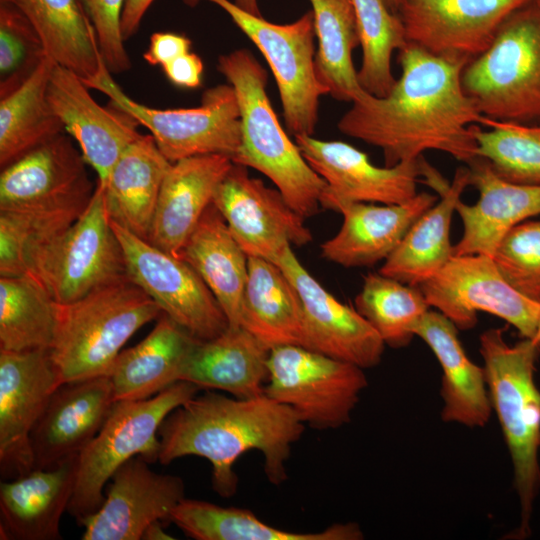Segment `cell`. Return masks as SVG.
I'll return each mask as SVG.
<instances>
[{
    "mask_svg": "<svg viewBox=\"0 0 540 540\" xmlns=\"http://www.w3.org/2000/svg\"><path fill=\"white\" fill-rule=\"evenodd\" d=\"M400 78L384 97L365 93L352 102L338 129L380 148L385 166L441 151L468 165L477 156L473 125L482 115L462 86L468 64L407 43L399 50Z\"/></svg>",
    "mask_w": 540,
    "mask_h": 540,
    "instance_id": "1",
    "label": "cell"
},
{
    "mask_svg": "<svg viewBox=\"0 0 540 540\" xmlns=\"http://www.w3.org/2000/svg\"><path fill=\"white\" fill-rule=\"evenodd\" d=\"M305 427L291 408L265 394L231 398L207 391L196 394L165 418L158 432V461L168 465L185 456L207 459L212 467L213 489L221 497L230 498L238 488L233 466L250 450L262 453L270 483L286 481L292 445Z\"/></svg>",
    "mask_w": 540,
    "mask_h": 540,
    "instance_id": "2",
    "label": "cell"
},
{
    "mask_svg": "<svg viewBox=\"0 0 540 540\" xmlns=\"http://www.w3.org/2000/svg\"><path fill=\"white\" fill-rule=\"evenodd\" d=\"M218 70L234 88L240 110L241 142L233 163L267 176L302 217L316 214L327 184L279 123L266 93V70L246 49L221 55Z\"/></svg>",
    "mask_w": 540,
    "mask_h": 540,
    "instance_id": "3",
    "label": "cell"
},
{
    "mask_svg": "<svg viewBox=\"0 0 540 540\" xmlns=\"http://www.w3.org/2000/svg\"><path fill=\"white\" fill-rule=\"evenodd\" d=\"M51 358L60 384L107 376L126 342L157 320L159 306L129 277L70 302H55Z\"/></svg>",
    "mask_w": 540,
    "mask_h": 540,
    "instance_id": "4",
    "label": "cell"
},
{
    "mask_svg": "<svg viewBox=\"0 0 540 540\" xmlns=\"http://www.w3.org/2000/svg\"><path fill=\"white\" fill-rule=\"evenodd\" d=\"M479 342L492 409L512 461L521 509L519 531L525 536L540 488V390L534 376L540 343L523 338L509 345L497 328L484 331Z\"/></svg>",
    "mask_w": 540,
    "mask_h": 540,
    "instance_id": "5",
    "label": "cell"
},
{
    "mask_svg": "<svg viewBox=\"0 0 540 540\" xmlns=\"http://www.w3.org/2000/svg\"><path fill=\"white\" fill-rule=\"evenodd\" d=\"M464 92L489 119L540 121V0L513 11L462 72Z\"/></svg>",
    "mask_w": 540,
    "mask_h": 540,
    "instance_id": "6",
    "label": "cell"
},
{
    "mask_svg": "<svg viewBox=\"0 0 540 540\" xmlns=\"http://www.w3.org/2000/svg\"><path fill=\"white\" fill-rule=\"evenodd\" d=\"M199 390L190 382L178 381L150 398L114 403L100 431L78 455L75 487L67 508L78 524L100 508L106 483L126 461L135 456L149 463L158 461L160 426Z\"/></svg>",
    "mask_w": 540,
    "mask_h": 540,
    "instance_id": "7",
    "label": "cell"
},
{
    "mask_svg": "<svg viewBox=\"0 0 540 540\" xmlns=\"http://www.w3.org/2000/svg\"><path fill=\"white\" fill-rule=\"evenodd\" d=\"M26 274L36 278L57 303L76 301L128 277L98 181L78 219L31 255Z\"/></svg>",
    "mask_w": 540,
    "mask_h": 540,
    "instance_id": "8",
    "label": "cell"
},
{
    "mask_svg": "<svg viewBox=\"0 0 540 540\" xmlns=\"http://www.w3.org/2000/svg\"><path fill=\"white\" fill-rule=\"evenodd\" d=\"M110 99V105L131 115L150 131L161 153L171 162L206 154L235 156L241 142L240 110L234 88L220 84L207 89L195 108L155 109L131 99L111 76L104 61L99 72L84 81Z\"/></svg>",
    "mask_w": 540,
    "mask_h": 540,
    "instance_id": "9",
    "label": "cell"
},
{
    "mask_svg": "<svg viewBox=\"0 0 540 540\" xmlns=\"http://www.w3.org/2000/svg\"><path fill=\"white\" fill-rule=\"evenodd\" d=\"M367 385L364 369L354 364L299 345L270 350L265 395L313 429L349 423Z\"/></svg>",
    "mask_w": 540,
    "mask_h": 540,
    "instance_id": "10",
    "label": "cell"
},
{
    "mask_svg": "<svg viewBox=\"0 0 540 540\" xmlns=\"http://www.w3.org/2000/svg\"><path fill=\"white\" fill-rule=\"evenodd\" d=\"M207 1L222 8L263 54L276 80L287 129L293 135H313L319 99L327 94L316 74L313 12L289 24H275L232 1Z\"/></svg>",
    "mask_w": 540,
    "mask_h": 540,
    "instance_id": "11",
    "label": "cell"
},
{
    "mask_svg": "<svg viewBox=\"0 0 540 540\" xmlns=\"http://www.w3.org/2000/svg\"><path fill=\"white\" fill-rule=\"evenodd\" d=\"M430 307L460 330L473 328L477 313L492 314L533 339L540 305L514 290L484 254L453 255L435 275L418 285Z\"/></svg>",
    "mask_w": 540,
    "mask_h": 540,
    "instance_id": "12",
    "label": "cell"
},
{
    "mask_svg": "<svg viewBox=\"0 0 540 540\" xmlns=\"http://www.w3.org/2000/svg\"><path fill=\"white\" fill-rule=\"evenodd\" d=\"M110 222L123 250L128 277L162 313L199 340L212 339L228 328L216 298L186 261Z\"/></svg>",
    "mask_w": 540,
    "mask_h": 540,
    "instance_id": "13",
    "label": "cell"
},
{
    "mask_svg": "<svg viewBox=\"0 0 540 540\" xmlns=\"http://www.w3.org/2000/svg\"><path fill=\"white\" fill-rule=\"evenodd\" d=\"M212 204L248 257L277 264L292 245L301 247L313 239L305 218L281 192L251 177L243 165L233 163L217 186Z\"/></svg>",
    "mask_w": 540,
    "mask_h": 540,
    "instance_id": "14",
    "label": "cell"
},
{
    "mask_svg": "<svg viewBox=\"0 0 540 540\" xmlns=\"http://www.w3.org/2000/svg\"><path fill=\"white\" fill-rule=\"evenodd\" d=\"M60 385L50 349H0V472L3 480L34 469L30 436Z\"/></svg>",
    "mask_w": 540,
    "mask_h": 540,
    "instance_id": "15",
    "label": "cell"
},
{
    "mask_svg": "<svg viewBox=\"0 0 540 540\" xmlns=\"http://www.w3.org/2000/svg\"><path fill=\"white\" fill-rule=\"evenodd\" d=\"M295 143L327 187L321 207L333 201L402 204L417 195L428 164L421 156L394 166L378 167L364 152L342 141H323L312 135H294Z\"/></svg>",
    "mask_w": 540,
    "mask_h": 540,
    "instance_id": "16",
    "label": "cell"
},
{
    "mask_svg": "<svg viewBox=\"0 0 540 540\" xmlns=\"http://www.w3.org/2000/svg\"><path fill=\"white\" fill-rule=\"evenodd\" d=\"M530 0H404L398 15L407 43L469 63L492 43L504 20Z\"/></svg>",
    "mask_w": 540,
    "mask_h": 540,
    "instance_id": "17",
    "label": "cell"
},
{
    "mask_svg": "<svg viewBox=\"0 0 540 540\" xmlns=\"http://www.w3.org/2000/svg\"><path fill=\"white\" fill-rule=\"evenodd\" d=\"M148 464L135 456L116 470L100 508L79 524L85 528L83 540H139L151 523L170 522L185 498L184 482Z\"/></svg>",
    "mask_w": 540,
    "mask_h": 540,
    "instance_id": "18",
    "label": "cell"
},
{
    "mask_svg": "<svg viewBox=\"0 0 540 540\" xmlns=\"http://www.w3.org/2000/svg\"><path fill=\"white\" fill-rule=\"evenodd\" d=\"M295 286L303 307L305 347L362 369L377 366L385 343L354 308L329 293L304 268L292 247L277 262Z\"/></svg>",
    "mask_w": 540,
    "mask_h": 540,
    "instance_id": "19",
    "label": "cell"
},
{
    "mask_svg": "<svg viewBox=\"0 0 540 540\" xmlns=\"http://www.w3.org/2000/svg\"><path fill=\"white\" fill-rule=\"evenodd\" d=\"M65 132L1 168L0 210L88 204L95 187Z\"/></svg>",
    "mask_w": 540,
    "mask_h": 540,
    "instance_id": "20",
    "label": "cell"
},
{
    "mask_svg": "<svg viewBox=\"0 0 540 540\" xmlns=\"http://www.w3.org/2000/svg\"><path fill=\"white\" fill-rule=\"evenodd\" d=\"M84 81L72 71L55 64L49 79V103L64 130L79 146L86 163L105 184L125 149L142 134L128 113L100 106Z\"/></svg>",
    "mask_w": 540,
    "mask_h": 540,
    "instance_id": "21",
    "label": "cell"
},
{
    "mask_svg": "<svg viewBox=\"0 0 540 540\" xmlns=\"http://www.w3.org/2000/svg\"><path fill=\"white\" fill-rule=\"evenodd\" d=\"M115 401L107 376L60 384L32 430L34 469L78 456L108 418Z\"/></svg>",
    "mask_w": 540,
    "mask_h": 540,
    "instance_id": "22",
    "label": "cell"
},
{
    "mask_svg": "<svg viewBox=\"0 0 540 540\" xmlns=\"http://www.w3.org/2000/svg\"><path fill=\"white\" fill-rule=\"evenodd\" d=\"M438 199L437 195L421 192L402 204L333 201L326 209L341 213L343 223L335 236L321 244V256L347 268L385 261L413 223Z\"/></svg>",
    "mask_w": 540,
    "mask_h": 540,
    "instance_id": "23",
    "label": "cell"
},
{
    "mask_svg": "<svg viewBox=\"0 0 540 540\" xmlns=\"http://www.w3.org/2000/svg\"><path fill=\"white\" fill-rule=\"evenodd\" d=\"M470 185L479 193L476 203L458 202L463 232L453 245V255L491 256L502 238L516 225L540 214V185H525L498 176L490 164L477 157L467 165Z\"/></svg>",
    "mask_w": 540,
    "mask_h": 540,
    "instance_id": "24",
    "label": "cell"
},
{
    "mask_svg": "<svg viewBox=\"0 0 540 540\" xmlns=\"http://www.w3.org/2000/svg\"><path fill=\"white\" fill-rule=\"evenodd\" d=\"M232 165L231 158L223 154L197 155L172 163L160 189L147 241L180 258Z\"/></svg>",
    "mask_w": 540,
    "mask_h": 540,
    "instance_id": "25",
    "label": "cell"
},
{
    "mask_svg": "<svg viewBox=\"0 0 540 540\" xmlns=\"http://www.w3.org/2000/svg\"><path fill=\"white\" fill-rule=\"evenodd\" d=\"M78 456L51 469L0 483L1 539L59 540L60 521L73 495Z\"/></svg>",
    "mask_w": 540,
    "mask_h": 540,
    "instance_id": "26",
    "label": "cell"
},
{
    "mask_svg": "<svg viewBox=\"0 0 540 540\" xmlns=\"http://www.w3.org/2000/svg\"><path fill=\"white\" fill-rule=\"evenodd\" d=\"M458 330L451 320L432 308L420 320L414 334L431 349L442 368V419L470 428L483 427L492 412L485 371L467 356Z\"/></svg>",
    "mask_w": 540,
    "mask_h": 540,
    "instance_id": "27",
    "label": "cell"
},
{
    "mask_svg": "<svg viewBox=\"0 0 540 540\" xmlns=\"http://www.w3.org/2000/svg\"><path fill=\"white\" fill-rule=\"evenodd\" d=\"M270 349L242 326L197 340L182 368L180 381L201 389L225 391L237 398L265 394Z\"/></svg>",
    "mask_w": 540,
    "mask_h": 540,
    "instance_id": "28",
    "label": "cell"
},
{
    "mask_svg": "<svg viewBox=\"0 0 540 540\" xmlns=\"http://www.w3.org/2000/svg\"><path fill=\"white\" fill-rule=\"evenodd\" d=\"M197 340L161 313L151 332L115 359L107 374L114 401L147 399L180 381Z\"/></svg>",
    "mask_w": 540,
    "mask_h": 540,
    "instance_id": "29",
    "label": "cell"
},
{
    "mask_svg": "<svg viewBox=\"0 0 540 540\" xmlns=\"http://www.w3.org/2000/svg\"><path fill=\"white\" fill-rule=\"evenodd\" d=\"M172 163L154 138L141 135L121 154L104 188L109 217L147 240L163 180Z\"/></svg>",
    "mask_w": 540,
    "mask_h": 540,
    "instance_id": "30",
    "label": "cell"
},
{
    "mask_svg": "<svg viewBox=\"0 0 540 540\" xmlns=\"http://www.w3.org/2000/svg\"><path fill=\"white\" fill-rule=\"evenodd\" d=\"M202 278L221 306L229 327L240 326L248 255L211 203L180 254Z\"/></svg>",
    "mask_w": 540,
    "mask_h": 540,
    "instance_id": "31",
    "label": "cell"
},
{
    "mask_svg": "<svg viewBox=\"0 0 540 540\" xmlns=\"http://www.w3.org/2000/svg\"><path fill=\"white\" fill-rule=\"evenodd\" d=\"M470 185V169L461 166L437 201L409 228L379 273L418 286L435 275L453 256L450 227L461 195Z\"/></svg>",
    "mask_w": 540,
    "mask_h": 540,
    "instance_id": "32",
    "label": "cell"
},
{
    "mask_svg": "<svg viewBox=\"0 0 540 540\" xmlns=\"http://www.w3.org/2000/svg\"><path fill=\"white\" fill-rule=\"evenodd\" d=\"M240 326L270 350L284 345L305 347L300 296L277 264L259 257H248Z\"/></svg>",
    "mask_w": 540,
    "mask_h": 540,
    "instance_id": "33",
    "label": "cell"
},
{
    "mask_svg": "<svg viewBox=\"0 0 540 540\" xmlns=\"http://www.w3.org/2000/svg\"><path fill=\"white\" fill-rule=\"evenodd\" d=\"M14 4L31 22L46 51L57 65L92 79L100 70L101 57L95 30L79 0H5Z\"/></svg>",
    "mask_w": 540,
    "mask_h": 540,
    "instance_id": "34",
    "label": "cell"
},
{
    "mask_svg": "<svg viewBox=\"0 0 540 540\" xmlns=\"http://www.w3.org/2000/svg\"><path fill=\"white\" fill-rule=\"evenodd\" d=\"M170 522L195 540H359L355 523H336L318 532H292L259 519L253 512L186 497L173 509Z\"/></svg>",
    "mask_w": 540,
    "mask_h": 540,
    "instance_id": "35",
    "label": "cell"
},
{
    "mask_svg": "<svg viewBox=\"0 0 540 540\" xmlns=\"http://www.w3.org/2000/svg\"><path fill=\"white\" fill-rule=\"evenodd\" d=\"M55 64L47 56L20 87L0 98L1 168L65 132L47 96Z\"/></svg>",
    "mask_w": 540,
    "mask_h": 540,
    "instance_id": "36",
    "label": "cell"
},
{
    "mask_svg": "<svg viewBox=\"0 0 540 540\" xmlns=\"http://www.w3.org/2000/svg\"><path fill=\"white\" fill-rule=\"evenodd\" d=\"M318 39L315 54L317 78L327 94L338 101L354 102L366 91L361 87L352 53L359 35L352 0H309Z\"/></svg>",
    "mask_w": 540,
    "mask_h": 540,
    "instance_id": "37",
    "label": "cell"
},
{
    "mask_svg": "<svg viewBox=\"0 0 540 540\" xmlns=\"http://www.w3.org/2000/svg\"><path fill=\"white\" fill-rule=\"evenodd\" d=\"M55 301L32 275L0 276V349H50Z\"/></svg>",
    "mask_w": 540,
    "mask_h": 540,
    "instance_id": "38",
    "label": "cell"
},
{
    "mask_svg": "<svg viewBox=\"0 0 540 540\" xmlns=\"http://www.w3.org/2000/svg\"><path fill=\"white\" fill-rule=\"evenodd\" d=\"M355 307L385 345L393 348L411 342L416 326L431 308L418 286L379 272L364 276Z\"/></svg>",
    "mask_w": 540,
    "mask_h": 540,
    "instance_id": "39",
    "label": "cell"
},
{
    "mask_svg": "<svg viewBox=\"0 0 540 540\" xmlns=\"http://www.w3.org/2000/svg\"><path fill=\"white\" fill-rule=\"evenodd\" d=\"M362 63L357 71L361 87L369 94L384 97L393 88L392 55L406 44L404 24L385 0H352Z\"/></svg>",
    "mask_w": 540,
    "mask_h": 540,
    "instance_id": "40",
    "label": "cell"
},
{
    "mask_svg": "<svg viewBox=\"0 0 540 540\" xmlns=\"http://www.w3.org/2000/svg\"><path fill=\"white\" fill-rule=\"evenodd\" d=\"M87 205L0 210V276L25 275L31 255L69 228Z\"/></svg>",
    "mask_w": 540,
    "mask_h": 540,
    "instance_id": "41",
    "label": "cell"
},
{
    "mask_svg": "<svg viewBox=\"0 0 540 540\" xmlns=\"http://www.w3.org/2000/svg\"><path fill=\"white\" fill-rule=\"evenodd\" d=\"M480 125L487 129L473 125L477 156L507 181L540 185V121L521 124L482 116Z\"/></svg>",
    "mask_w": 540,
    "mask_h": 540,
    "instance_id": "42",
    "label": "cell"
},
{
    "mask_svg": "<svg viewBox=\"0 0 540 540\" xmlns=\"http://www.w3.org/2000/svg\"><path fill=\"white\" fill-rule=\"evenodd\" d=\"M46 57L28 18L14 4L0 0V98L20 87Z\"/></svg>",
    "mask_w": 540,
    "mask_h": 540,
    "instance_id": "43",
    "label": "cell"
},
{
    "mask_svg": "<svg viewBox=\"0 0 540 540\" xmlns=\"http://www.w3.org/2000/svg\"><path fill=\"white\" fill-rule=\"evenodd\" d=\"M492 258L514 290L540 305V220H526L513 227Z\"/></svg>",
    "mask_w": 540,
    "mask_h": 540,
    "instance_id": "44",
    "label": "cell"
},
{
    "mask_svg": "<svg viewBox=\"0 0 540 540\" xmlns=\"http://www.w3.org/2000/svg\"><path fill=\"white\" fill-rule=\"evenodd\" d=\"M89 18L97 38L101 57L111 73H122L131 68L124 46L121 17L125 0H79Z\"/></svg>",
    "mask_w": 540,
    "mask_h": 540,
    "instance_id": "45",
    "label": "cell"
},
{
    "mask_svg": "<svg viewBox=\"0 0 540 540\" xmlns=\"http://www.w3.org/2000/svg\"><path fill=\"white\" fill-rule=\"evenodd\" d=\"M191 41L184 35L156 32L150 37L149 47L143 54L150 65L161 67L177 57L190 52Z\"/></svg>",
    "mask_w": 540,
    "mask_h": 540,
    "instance_id": "46",
    "label": "cell"
},
{
    "mask_svg": "<svg viewBox=\"0 0 540 540\" xmlns=\"http://www.w3.org/2000/svg\"><path fill=\"white\" fill-rule=\"evenodd\" d=\"M204 65L195 53L188 52L162 66L168 80L179 87L196 88L200 86Z\"/></svg>",
    "mask_w": 540,
    "mask_h": 540,
    "instance_id": "47",
    "label": "cell"
},
{
    "mask_svg": "<svg viewBox=\"0 0 540 540\" xmlns=\"http://www.w3.org/2000/svg\"><path fill=\"white\" fill-rule=\"evenodd\" d=\"M153 1L154 0H125L121 17V31L125 41L138 31L143 16Z\"/></svg>",
    "mask_w": 540,
    "mask_h": 540,
    "instance_id": "48",
    "label": "cell"
},
{
    "mask_svg": "<svg viewBox=\"0 0 540 540\" xmlns=\"http://www.w3.org/2000/svg\"><path fill=\"white\" fill-rule=\"evenodd\" d=\"M164 522L155 521L151 523L143 533L142 539L145 540H171L174 539L171 535L165 532L163 528Z\"/></svg>",
    "mask_w": 540,
    "mask_h": 540,
    "instance_id": "49",
    "label": "cell"
},
{
    "mask_svg": "<svg viewBox=\"0 0 540 540\" xmlns=\"http://www.w3.org/2000/svg\"><path fill=\"white\" fill-rule=\"evenodd\" d=\"M233 2L245 11L256 16H261L257 0H234Z\"/></svg>",
    "mask_w": 540,
    "mask_h": 540,
    "instance_id": "50",
    "label": "cell"
},
{
    "mask_svg": "<svg viewBox=\"0 0 540 540\" xmlns=\"http://www.w3.org/2000/svg\"><path fill=\"white\" fill-rule=\"evenodd\" d=\"M403 1L404 0H385L390 10L396 14H398Z\"/></svg>",
    "mask_w": 540,
    "mask_h": 540,
    "instance_id": "51",
    "label": "cell"
},
{
    "mask_svg": "<svg viewBox=\"0 0 540 540\" xmlns=\"http://www.w3.org/2000/svg\"><path fill=\"white\" fill-rule=\"evenodd\" d=\"M532 340H534L537 343H540V321H539V324H538L536 334H535V336H534V338Z\"/></svg>",
    "mask_w": 540,
    "mask_h": 540,
    "instance_id": "52",
    "label": "cell"
}]
</instances>
